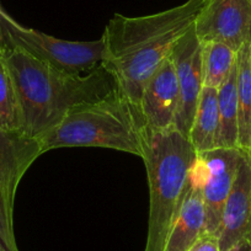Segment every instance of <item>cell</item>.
Segmentation results:
<instances>
[{"instance_id":"2","label":"cell","mask_w":251,"mask_h":251,"mask_svg":"<svg viewBox=\"0 0 251 251\" xmlns=\"http://www.w3.org/2000/svg\"><path fill=\"white\" fill-rule=\"evenodd\" d=\"M18 93L23 129L40 138L84 103L100 100L116 90L113 78L102 68L69 74L18 50H0Z\"/></svg>"},{"instance_id":"6","label":"cell","mask_w":251,"mask_h":251,"mask_svg":"<svg viewBox=\"0 0 251 251\" xmlns=\"http://www.w3.org/2000/svg\"><path fill=\"white\" fill-rule=\"evenodd\" d=\"M178 84V106L175 118V128L188 138L203 90L202 68V43L195 27L188 31L171 52Z\"/></svg>"},{"instance_id":"10","label":"cell","mask_w":251,"mask_h":251,"mask_svg":"<svg viewBox=\"0 0 251 251\" xmlns=\"http://www.w3.org/2000/svg\"><path fill=\"white\" fill-rule=\"evenodd\" d=\"M217 238L221 251H228L251 238V155L244 153L219 224Z\"/></svg>"},{"instance_id":"22","label":"cell","mask_w":251,"mask_h":251,"mask_svg":"<svg viewBox=\"0 0 251 251\" xmlns=\"http://www.w3.org/2000/svg\"><path fill=\"white\" fill-rule=\"evenodd\" d=\"M3 8V6H1V4H0V9ZM0 50H1V41H0Z\"/></svg>"},{"instance_id":"8","label":"cell","mask_w":251,"mask_h":251,"mask_svg":"<svg viewBox=\"0 0 251 251\" xmlns=\"http://www.w3.org/2000/svg\"><path fill=\"white\" fill-rule=\"evenodd\" d=\"M251 0H204L195 32L200 42L218 41L238 50L250 36Z\"/></svg>"},{"instance_id":"3","label":"cell","mask_w":251,"mask_h":251,"mask_svg":"<svg viewBox=\"0 0 251 251\" xmlns=\"http://www.w3.org/2000/svg\"><path fill=\"white\" fill-rule=\"evenodd\" d=\"M197 153L175 127L154 131L144 126L143 158L149 183L148 234L144 251H163L180 213Z\"/></svg>"},{"instance_id":"20","label":"cell","mask_w":251,"mask_h":251,"mask_svg":"<svg viewBox=\"0 0 251 251\" xmlns=\"http://www.w3.org/2000/svg\"><path fill=\"white\" fill-rule=\"evenodd\" d=\"M228 251H251V238H245Z\"/></svg>"},{"instance_id":"19","label":"cell","mask_w":251,"mask_h":251,"mask_svg":"<svg viewBox=\"0 0 251 251\" xmlns=\"http://www.w3.org/2000/svg\"><path fill=\"white\" fill-rule=\"evenodd\" d=\"M187 251H221L218 238L204 233Z\"/></svg>"},{"instance_id":"15","label":"cell","mask_w":251,"mask_h":251,"mask_svg":"<svg viewBox=\"0 0 251 251\" xmlns=\"http://www.w3.org/2000/svg\"><path fill=\"white\" fill-rule=\"evenodd\" d=\"M219 131L217 148H239V107L236 64L230 75L218 88Z\"/></svg>"},{"instance_id":"4","label":"cell","mask_w":251,"mask_h":251,"mask_svg":"<svg viewBox=\"0 0 251 251\" xmlns=\"http://www.w3.org/2000/svg\"><path fill=\"white\" fill-rule=\"evenodd\" d=\"M144 121L136 106L117 90L74 108L54 128L40 137L43 151L95 147L143 158Z\"/></svg>"},{"instance_id":"14","label":"cell","mask_w":251,"mask_h":251,"mask_svg":"<svg viewBox=\"0 0 251 251\" xmlns=\"http://www.w3.org/2000/svg\"><path fill=\"white\" fill-rule=\"evenodd\" d=\"M236 89L239 107L238 147L251 155V45L246 41L236 52Z\"/></svg>"},{"instance_id":"1","label":"cell","mask_w":251,"mask_h":251,"mask_svg":"<svg viewBox=\"0 0 251 251\" xmlns=\"http://www.w3.org/2000/svg\"><path fill=\"white\" fill-rule=\"evenodd\" d=\"M203 4L204 0H187L175 8L137 18L115 14L106 25L101 36V67L113 78L116 90L139 112L144 86L176 43L195 27Z\"/></svg>"},{"instance_id":"21","label":"cell","mask_w":251,"mask_h":251,"mask_svg":"<svg viewBox=\"0 0 251 251\" xmlns=\"http://www.w3.org/2000/svg\"><path fill=\"white\" fill-rule=\"evenodd\" d=\"M249 41H250V45H251V27H250V36H249Z\"/></svg>"},{"instance_id":"7","label":"cell","mask_w":251,"mask_h":251,"mask_svg":"<svg viewBox=\"0 0 251 251\" xmlns=\"http://www.w3.org/2000/svg\"><path fill=\"white\" fill-rule=\"evenodd\" d=\"M244 151L239 148H214L197 153L203 170V195L206 233H218L224 204L235 180Z\"/></svg>"},{"instance_id":"12","label":"cell","mask_w":251,"mask_h":251,"mask_svg":"<svg viewBox=\"0 0 251 251\" xmlns=\"http://www.w3.org/2000/svg\"><path fill=\"white\" fill-rule=\"evenodd\" d=\"M202 185L203 170L197 156L190 176V187L180 213L169 231L163 251H187L206 233V211Z\"/></svg>"},{"instance_id":"13","label":"cell","mask_w":251,"mask_h":251,"mask_svg":"<svg viewBox=\"0 0 251 251\" xmlns=\"http://www.w3.org/2000/svg\"><path fill=\"white\" fill-rule=\"evenodd\" d=\"M219 131L218 89L203 88L195 113L188 141L196 153L217 148Z\"/></svg>"},{"instance_id":"5","label":"cell","mask_w":251,"mask_h":251,"mask_svg":"<svg viewBox=\"0 0 251 251\" xmlns=\"http://www.w3.org/2000/svg\"><path fill=\"white\" fill-rule=\"evenodd\" d=\"M1 48H18L36 59L48 63L69 74H84L102 64L103 40L78 42L67 41L25 27L0 9Z\"/></svg>"},{"instance_id":"16","label":"cell","mask_w":251,"mask_h":251,"mask_svg":"<svg viewBox=\"0 0 251 251\" xmlns=\"http://www.w3.org/2000/svg\"><path fill=\"white\" fill-rule=\"evenodd\" d=\"M236 52L218 41L202 43V68L204 88L218 89L230 75L236 64Z\"/></svg>"},{"instance_id":"17","label":"cell","mask_w":251,"mask_h":251,"mask_svg":"<svg viewBox=\"0 0 251 251\" xmlns=\"http://www.w3.org/2000/svg\"><path fill=\"white\" fill-rule=\"evenodd\" d=\"M0 127L23 129L20 102L10 71L0 55Z\"/></svg>"},{"instance_id":"9","label":"cell","mask_w":251,"mask_h":251,"mask_svg":"<svg viewBox=\"0 0 251 251\" xmlns=\"http://www.w3.org/2000/svg\"><path fill=\"white\" fill-rule=\"evenodd\" d=\"M177 106V75L170 54L144 86L141 99V113L144 126L154 131L175 127Z\"/></svg>"},{"instance_id":"11","label":"cell","mask_w":251,"mask_h":251,"mask_svg":"<svg viewBox=\"0 0 251 251\" xmlns=\"http://www.w3.org/2000/svg\"><path fill=\"white\" fill-rule=\"evenodd\" d=\"M43 153L40 138L0 127V187L13 206L21 178Z\"/></svg>"},{"instance_id":"18","label":"cell","mask_w":251,"mask_h":251,"mask_svg":"<svg viewBox=\"0 0 251 251\" xmlns=\"http://www.w3.org/2000/svg\"><path fill=\"white\" fill-rule=\"evenodd\" d=\"M14 206L0 187V246L5 251H19L14 234Z\"/></svg>"},{"instance_id":"23","label":"cell","mask_w":251,"mask_h":251,"mask_svg":"<svg viewBox=\"0 0 251 251\" xmlns=\"http://www.w3.org/2000/svg\"><path fill=\"white\" fill-rule=\"evenodd\" d=\"M0 251H5V250H4V249L1 248V246H0Z\"/></svg>"}]
</instances>
